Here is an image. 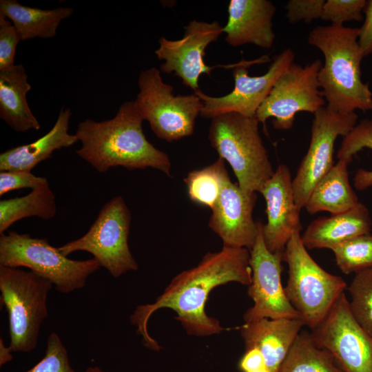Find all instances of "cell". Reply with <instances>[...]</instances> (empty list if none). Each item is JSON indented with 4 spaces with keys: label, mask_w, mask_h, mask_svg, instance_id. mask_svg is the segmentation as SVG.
I'll return each mask as SVG.
<instances>
[{
    "label": "cell",
    "mask_w": 372,
    "mask_h": 372,
    "mask_svg": "<svg viewBox=\"0 0 372 372\" xmlns=\"http://www.w3.org/2000/svg\"><path fill=\"white\" fill-rule=\"evenodd\" d=\"M365 0H327L323 6L321 19L331 25L342 26L347 21H361Z\"/></svg>",
    "instance_id": "obj_32"
},
{
    "label": "cell",
    "mask_w": 372,
    "mask_h": 372,
    "mask_svg": "<svg viewBox=\"0 0 372 372\" xmlns=\"http://www.w3.org/2000/svg\"><path fill=\"white\" fill-rule=\"evenodd\" d=\"M249 250L223 247L216 252H207L194 267L185 270L171 280L154 303L138 306L130 316L131 323L137 327L144 345L153 351L161 346L147 330L152 315L162 308L174 311L186 332L190 335L208 336L225 329L220 322L205 311L209 293L216 287L229 282L249 286L251 282Z\"/></svg>",
    "instance_id": "obj_1"
},
{
    "label": "cell",
    "mask_w": 372,
    "mask_h": 372,
    "mask_svg": "<svg viewBox=\"0 0 372 372\" xmlns=\"http://www.w3.org/2000/svg\"><path fill=\"white\" fill-rule=\"evenodd\" d=\"M56 214L55 196L49 184L25 196L0 201V235L17 220L30 216L52 219Z\"/></svg>",
    "instance_id": "obj_25"
},
{
    "label": "cell",
    "mask_w": 372,
    "mask_h": 372,
    "mask_svg": "<svg viewBox=\"0 0 372 372\" xmlns=\"http://www.w3.org/2000/svg\"><path fill=\"white\" fill-rule=\"evenodd\" d=\"M304 323L300 318H262L240 327L245 349L256 348L269 372H279Z\"/></svg>",
    "instance_id": "obj_19"
},
{
    "label": "cell",
    "mask_w": 372,
    "mask_h": 372,
    "mask_svg": "<svg viewBox=\"0 0 372 372\" xmlns=\"http://www.w3.org/2000/svg\"><path fill=\"white\" fill-rule=\"evenodd\" d=\"M130 225V211L124 198L117 196L103 205L85 234L58 248L66 256L77 251L89 252L100 267L118 278L138 269L128 245Z\"/></svg>",
    "instance_id": "obj_9"
},
{
    "label": "cell",
    "mask_w": 372,
    "mask_h": 372,
    "mask_svg": "<svg viewBox=\"0 0 372 372\" xmlns=\"http://www.w3.org/2000/svg\"><path fill=\"white\" fill-rule=\"evenodd\" d=\"M359 28L318 25L309 32L308 43L324 56L318 79L326 107L347 114L372 110V92L362 80L364 57L358 43Z\"/></svg>",
    "instance_id": "obj_3"
},
{
    "label": "cell",
    "mask_w": 372,
    "mask_h": 372,
    "mask_svg": "<svg viewBox=\"0 0 372 372\" xmlns=\"http://www.w3.org/2000/svg\"><path fill=\"white\" fill-rule=\"evenodd\" d=\"M292 180L289 167L279 165L260 192L266 202L267 219L262 225V235L272 253L283 254L292 234L302 229Z\"/></svg>",
    "instance_id": "obj_16"
},
{
    "label": "cell",
    "mask_w": 372,
    "mask_h": 372,
    "mask_svg": "<svg viewBox=\"0 0 372 372\" xmlns=\"http://www.w3.org/2000/svg\"><path fill=\"white\" fill-rule=\"evenodd\" d=\"M311 335L345 372H372V336L353 316L344 293Z\"/></svg>",
    "instance_id": "obj_13"
},
{
    "label": "cell",
    "mask_w": 372,
    "mask_h": 372,
    "mask_svg": "<svg viewBox=\"0 0 372 372\" xmlns=\"http://www.w3.org/2000/svg\"><path fill=\"white\" fill-rule=\"evenodd\" d=\"M256 194L246 192L231 180L223 188L211 209L208 226L222 240L224 247L250 250L258 234L253 218Z\"/></svg>",
    "instance_id": "obj_17"
},
{
    "label": "cell",
    "mask_w": 372,
    "mask_h": 372,
    "mask_svg": "<svg viewBox=\"0 0 372 372\" xmlns=\"http://www.w3.org/2000/svg\"><path fill=\"white\" fill-rule=\"evenodd\" d=\"M73 12L70 7L43 10L23 6L16 0L0 1V14L13 23L21 41L54 37L61 21Z\"/></svg>",
    "instance_id": "obj_24"
},
{
    "label": "cell",
    "mask_w": 372,
    "mask_h": 372,
    "mask_svg": "<svg viewBox=\"0 0 372 372\" xmlns=\"http://www.w3.org/2000/svg\"><path fill=\"white\" fill-rule=\"evenodd\" d=\"M294 52L286 48L274 56L268 70L260 76H251L248 68L254 63L269 61L267 56L254 61L243 59L232 68L234 79V89L222 96H211L198 90L194 93L203 103L200 115L210 118L228 112H237L247 116H256V112L269 94L278 77L293 62Z\"/></svg>",
    "instance_id": "obj_11"
},
{
    "label": "cell",
    "mask_w": 372,
    "mask_h": 372,
    "mask_svg": "<svg viewBox=\"0 0 372 372\" xmlns=\"http://www.w3.org/2000/svg\"><path fill=\"white\" fill-rule=\"evenodd\" d=\"M0 265L26 267L50 280L56 290L68 293L84 287L99 267L93 258L74 260L63 255L47 238L9 231L0 235Z\"/></svg>",
    "instance_id": "obj_7"
},
{
    "label": "cell",
    "mask_w": 372,
    "mask_h": 372,
    "mask_svg": "<svg viewBox=\"0 0 372 372\" xmlns=\"http://www.w3.org/2000/svg\"><path fill=\"white\" fill-rule=\"evenodd\" d=\"M20 36L13 23L0 14V71L13 67Z\"/></svg>",
    "instance_id": "obj_33"
},
{
    "label": "cell",
    "mask_w": 372,
    "mask_h": 372,
    "mask_svg": "<svg viewBox=\"0 0 372 372\" xmlns=\"http://www.w3.org/2000/svg\"><path fill=\"white\" fill-rule=\"evenodd\" d=\"M48 184L45 177L37 176L30 171H3L0 172V196L22 188L32 189Z\"/></svg>",
    "instance_id": "obj_34"
},
{
    "label": "cell",
    "mask_w": 372,
    "mask_h": 372,
    "mask_svg": "<svg viewBox=\"0 0 372 372\" xmlns=\"http://www.w3.org/2000/svg\"><path fill=\"white\" fill-rule=\"evenodd\" d=\"M143 121L134 101L123 103L111 119L87 118L77 126L75 135L81 147L75 152L101 173L122 166L127 169L152 167L170 176L169 157L147 141Z\"/></svg>",
    "instance_id": "obj_2"
},
{
    "label": "cell",
    "mask_w": 372,
    "mask_h": 372,
    "mask_svg": "<svg viewBox=\"0 0 372 372\" xmlns=\"http://www.w3.org/2000/svg\"><path fill=\"white\" fill-rule=\"evenodd\" d=\"M335 261L345 274L357 273L372 267V234H362L333 248Z\"/></svg>",
    "instance_id": "obj_29"
},
{
    "label": "cell",
    "mask_w": 372,
    "mask_h": 372,
    "mask_svg": "<svg viewBox=\"0 0 372 372\" xmlns=\"http://www.w3.org/2000/svg\"><path fill=\"white\" fill-rule=\"evenodd\" d=\"M12 350L10 347L5 345L4 341L2 338L0 339V366L6 364L11 361L13 356L11 353Z\"/></svg>",
    "instance_id": "obj_38"
},
{
    "label": "cell",
    "mask_w": 372,
    "mask_h": 372,
    "mask_svg": "<svg viewBox=\"0 0 372 372\" xmlns=\"http://www.w3.org/2000/svg\"><path fill=\"white\" fill-rule=\"evenodd\" d=\"M371 225L369 209L359 203L347 211L311 221L301 238L307 249H332L351 238L369 234Z\"/></svg>",
    "instance_id": "obj_20"
},
{
    "label": "cell",
    "mask_w": 372,
    "mask_h": 372,
    "mask_svg": "<svg viewBox=\"0 0 372 372\" xmlns=\"http://www.w3.org/2000/svg\"><path fill=\"white\" fill-rule=\"evenodd\" d=\"M347 290L353 316L372 336V267L355 273Z\"/></svg>",
    "instance_id": "obj_30"
},
{
    "label": "cell",
    "mask_w": 372,
    "mask_h": 372,
    "mask_svg": "<svg viewBox=\"0 0 372 372\" xmlns=\"http://www.w3.org/2000/svg\"><path fill=\"white\" fill-rule=\"evenodd\" d=\"M84 372H105L98 366L88 367Z\"/></svg>",
    "instance_id": "obj_39"
},
{
    "label": "cell",
    "mask_w": 372,
    "mask_h": 372,
    "mask_svg": "<svg viewBox=\"0 0 372 372\" xmlns=\"http://www.w3.org/2000/svg\"><path fill=\"white\" fill-rule=\"evenodd\" d=\"M239 367L243 372H250L267 367L263 355L259 349H246L239 362Z\"/></svg>",
    "instance_id": "obj_37"
},
{
    "label": "cell",
    "mask_w": 372,
    "mask_h": 372,
    "mask_svg": "<svg viewBox=\"0 0 372 372\" xmlns=\"http://www.w3.org/2000/svg\"><path fill=\"white\" fill-rule=\"evenodd\" d=\"M25 372H75L70 364L68 351L54 332L47 338L44 357Z\"/></svg>",
    "instance_id": "obj_31"
},
{
    "label": "cell",
    "mask_w": 372,
    "mask_h": 372,
    "mask_svg": "<svg viewBox=\"0 0 372 372\" xmlns=\"http://www.w3.org/2000/svg\"><path fill=\"white\" fill-rule=\"evenodd\" d=\"M138 85L134 103L158 138L172 142L193 134L196 119L203 107L198 95H174L173 87L163 81L161 70L156 68L143 70Z\"/></svg>",
    "instance_id": "obj_8"
},
{
    "label": "cell",
    "mask_w": 372,
    "mask_h": 372,
    "mask_svg": "<svg viewBox=\"0 0 372 372\" xmlns=\"http://www.w3.org/2000/svg\"><path fill=\"white\" fill-rule=\"evenodd\" d=\"M324 0H290L285 6L286 17L291 24L310 23L321 19Z\"/></svg>",
    "instance_id": "obj_35"
},
{
    "label": "cell",
    "mask_w": 372,
    "mask_h": 372,
    "mask_svg": "<svg viewBox=\"0 0 372 372\" xmlns=\"http://www.w3.org/2000/svg\"><path fill=\"white\" fill-rule=\"evenodd\" d=\"M189 198L194 203L213 208L223 188L231 180L220 157L211 165L189 172L183 179Z\"/></svg>",
    "instance_id": "obj_27"
},
{
    "label": "cell",
    "mask_w": 372,
    "mask_h": 372,
    "mask_svg": "<svg viewBox=\"0 0 372 372\" xmlns=\"http://www.w3.org/2000/svg\"><path fill=\"white\" fill-rule=\"evenodd\" d=\"M364 21L359 28L358 43L364 56L372 54V0L366 1Z\"/></svg>",
    "instance_id": "obj_36"
},
{
    "label": "cell",
    "mask_w": 372,
    "mask_h": 372,
    "mask_svg": "<svg viewBox=\"0 0 372 372\" xmlns=\"http://www.w3.org/2000/svg\"><path fill=\"white\" fill-rule=\"evenodd\" d=\"M72 112L62 107L50 130L35 141L12 147L0 154V171H30L41 162L51 158L52 153L69 147L79 141L68 133Z\"/></svg>",
    "instance_id": "obj_21"
},
{
    "label": "cell",
    "mask_w": 372,
    "mask_h": 372,
    "mask_svg": "<svg viewBox=\"0 0 372 372\" xmlns=\"http://www.w3.org/2000/svg\"><path fill=\"white\" fill-rule=\"evenodd\" d=\"M258 222V236L249 250L252 276L247 291L254 304L245 312V322L262 318L301 319L287 298L282 283L283 254L272 253L268 249L262 235L263 224Z\"/></svg>",
    "instance_id": "obj_14"
},
{
    "label": "cell",
    "mask_w": 372,
    "mask_h": 372,
    "mask_svg": "<svg viewBox=\"0 0 372 372\" xmlns=\"http://www.w3.org/2000/svg\"><path fill=\"white\" fill-rule=\"evenodd\" d=\"M223 32V27L217 21L207 23L192 20L185 27L181 39L169 40L161 37L159 47L154 52L159 60L164 61L160 70L169 74L174 73L194 92L200 90V76L210 75L214 68L204 61L205 49L216 41Z\"/></svg>",
    "instance_id": "obj_15"
},
{
    "label": "cell",
    "mask_w": 372,
    "mask_h": 372,
    "mask_svg": "<svg viewBox=\"0 0 372 372\" xmlns=\"http://www.w3.org/2000/svg\"><path fill=\"white\" fill-rule=\"evenodd\" d=\"M276 8L268 0H231L223 32L233 47L252 43L269 49L274 43L272 19Z\"/></svg>",
    "instance_id": "obj_18"
},
{
    "label": "cell",
    "mask_w": 372,
    "mask_h": 372,
    "mask_svg": "<svg viewBox=\"0 0 372 372\" xmlns=\"http://www.w3.org/2000/svg\"><path fill=\"white\" fill-rule=\"evenodd\" d=\"M30 90L23 65L0 71V118L18 132L41 127L28 103L26 95Z\"/></svg>",
    "instance_id": "obj_22"
},
{
    "label": "cell",
    "mask_w": 372,
    "mask_h": 372,
    "mask_svg": "<svg viewBox=\"0 0 372 372\" xmlns=\"http://www.w3.org/2000/svg\"><path fill=\"white\" fill-rule=\"evenodd\" d=\"M289 278L285 291L287 298L312 330L327 317L347 289L344 280L322 268L303 244L300 231H295L283 253Z\"/></svg>",
    "instance_id": "obj_5"
},
{
    "label": "cell",
    "mask_w": 372,
    "mask_h": 372,
    "mask_svg": "<svg viewBox=\"0 0 372 372\" xmlns=\"http://www.w3.org/2000/svg\"><path fill=\"white\" fill-rule=\"evenodd\" d=\"M322 61L316 59L304 67L292 63L278 77L269 94L258 109L256 117L263 124L273 118L278 130H288L295 115L300 112L315 114L324 107L326 101L319 90L318 72Z\"/></svg>",
    "instance_id": "obj_10"
},
{
    "label": "cell",
    "mask_w": 372,
    "mask_h": 372,
    "mask_svg": "<svg viewBox=\"0 0 372 372\" xmlns=\"http://www.w3.org/2000/svg\"><path fill=\"white\" fill-rule=\"evenodd\" d=\"M250 372H269V371L268 370V369L267 367H263L262 369L255 370V371H250Z\"/></svg>",
    "instance_id": "obj_40"
},
{
    "label": "cell",
    "mask_w": 372,
    "mask_h": 372,
    "mask_svg": "<svg viewBox=\"0 0 372 372\" xmlns=\"http://www.w3.org/2000/svg\"><path fill=\"white\" fill-rule=\"evenodd\" d=\"M358 118L355 112L341 114L326 106L313 114L309 147L292 180L295 200L300 211L304 208L316 184L334 165L337 138L348 134L357 124Z\"/></svg>",
    "instance_id": "obj_12"
},
{
    "label": "cell",
    "mask_w": 372,
    "mask_h": 372,
    "mask_svg": "<svg viewBox=\"0 0 372 372\" xmlns=\"http://www.w3.org/2000/svg\"><path fill=\"white\" fill-rule=\"evenodd\" d=\"M254 116L228 112L211 119L208 139L219 157L230 165L240 187L260 193L274 171Z\"/></svg>",
    "instance_id": "obj_4"
},
{
    "label": "cell",
    "mask_w": 372,
    "mask_h": 372,
    "mask_svg": "<svg viewBox=\"0 0 372 372\" xmlns=\"http://www.w3.org/2000/svg\"><path fill=\"white\" fill-rule=\"evenodd\" d=\"M52 283L32 271L0 265L1 299L8 315L10 348L29 353L38 342L48 315V295Z\"/></svg>",
    "instance_id": "obj_6"
},
{
    "label": "cell",
    "mask_w": 372,
    "mask_h": 372,
    "mask_svg": "<svg viewBox=\"0 0 372 372\" xmlns=\"http://www.w3.org/2000/svg\"><path fill=\"white\" fill-rule=\"evenodd\" d=\"M338 160L313 189L304 206L310 214L328 211L341 213L355 207L360 202L349 183L348 165Z\"/></svg>",
    "instance_id": "obj_23"
},
{
    "label": "cell",
    "mask_w": 372,
    "mask_h": 372,
    "mask_svg": "<svg viewBox=\"0 0 372 372\" xmlns=\"http://www.w3.org/2000/svg\"><path fill=\"white\" fill-rule=\"evenodd\" d=\"M279 372H345L334 357L318 346L311 333L298 334Z\"/></svg>",
    "instance_id": "obj_26"
},
{
    "label": "cell",
    "mask_w": 372,
    "mask_h": 372,
    "mask_svg": "<svg viewBox=\"0 0 372 372\" xmlns=\"http://www.w3.org/2000/svg\"><path fill=\"white\" fill-rule=\"evenodd\" d=\"M364 148L372 150V118L362 120L343 137L338 150V159L350 163L353 156ZM353 185L359 191L371 187L372 170L358 169L353 177Z\"/></svg>",
    "instance_id": "obj_28"
}]
</instances>
